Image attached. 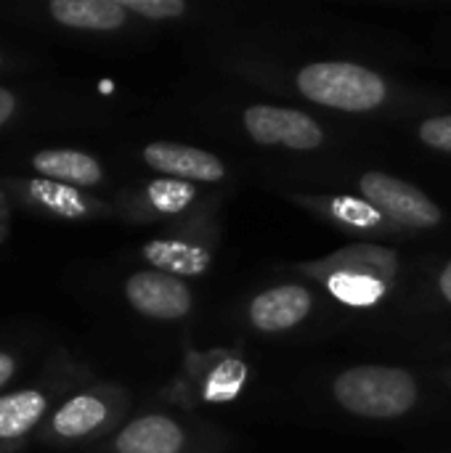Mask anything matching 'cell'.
Here are the masks:
<instances>
[{"mask_svg": "<svg viewBox=\"0 0 451 453\" xmlns=\"http://www.w3.org/2000/svg\"><path fill=\"white\" fill-rule=\"evenodd\" d=\"M242 380H245V366L237 364V361H229L223 364L213 377H210V385H207V398L210 401H229L239 393L242 388Z\"/></svg>", "mask_w": 451, "mask_h": 453, "instance_id": "obj_17", "label": "cell"}, {"mask_svg": "<svg viewBox=\"0 0 451 453\" xmlns=\"http://www.w3.org/2000/svg\"><path fill=\"white\" fill-rule=\"evenodd\" d=\"M35 170H40L48 178L66 180L74 186H93L101 180V167L93 157L72 149H48L35 154L32 159Z\"/></svg>", "mask_w": 451, "mask_h": 453, "instance_id": "obj_10", "label": "cell"}, {"mask_svg": "<svg viewBox=\"0 0 451 453\" xmlns=\"http://www.w3.org/2000/svg\"><path fill=\"white\" fill-rule=\"evenodd\" d=\"M362 191L380 212L401 226L431 228L441 220V210L428 199V194L385 173H367L362 178Z\"/></svg>", "mask_w": 451, "mask_h": 453, "instance_id": "obj_3", "label": "cell"}, {"mask_svg": "<svg viewBox=\"0 0 451 453\" xmlns=\"http://www.w3.org/2000/svg\"><path fill=\"white\" fill-rule=\"evenodd\" d=\"M13 106H16V98L13 93H8L5 88H0V125L13 114Z\"/></svg>", "mask_w": 451, "mask_h": 453, "instance_id": "obj_21", "label": "cell"}, {"mask_svg": "<svg viewBox=\"0 0 451 453\" xmlns=\"http://www.w3.org/2000/svg\"><path fill=\"white\" fill-rule=\"evenodd\" d=\"M104 417H106V406L98 398L80 395L58 409V414L53 417V430L64 438H80L96 430L104 422Z\"/></svg>", "mask_w": 451, "mask_h": 453, "instance_id": "obj_13", "label": "cell"}, {"mask_svg": "<svg viewBox=\"0 0 451 453\" xmlns=\"http://www.w3.org/2000/svg\"><path fill=\"white\" fill-rule=\"evenodd\" d=\"M311 311V295L303 287H276L258 295L250 305V319L263 332H284L300 324Z\"/></svg>", "mask_w": 451, "mask_h": 453, "instance_id": "obj_7", "label": "cell"}, {"mask_svg": "<svg viewBox=\"0 0 451 453\" xmlns=\"http://www.w3.org/2000/svg\"><path fill=\"white\" fill-rule=\"evenodd\" d=\"M29 188H32V196L40 204H45L48 210H53L58 215L74 218V215L82 212V199L72 188H66V186H58L53 180H32Z\"/></svg>", "mask_w": 451, "mask_h": 453, "instance_id": "obj_15", "label": "cell"}, {"mask_svg": "<svg viewBox=\"0 0 451 453\" xmlns=\"http://www.w3.org/2000/svg\"><path fill=\"white\" fill-rule=\"evenodd\" d=\"M330 289L348 305H372L383 295V284L364 273H335L330 279Z\"/></svg>", "mask_w": 451, "mask_h": 453, "instance_id": "obj_14", "label": "cell"}, {"mask_svg": "<svg viewBox=\"0 0 451 453\" xmlns=\"http://www.w3.org/2000/svg\"><path fill=\"white\" fill-rule=\"evenodd\" d=\"M51 13L56 21L77 29H120L125 24V8L117 0H53Z\"/></svg>", "mask_w": 451, "mask_h": 453, "instance_id": "obj_9", "label": "cell"}, {"mask_svg": "<svg viewBox=\"0 0 451 453\" xmlns=\"http://www.w3.org/2000/svg\"><path fill=\"white\" fill-rule=\"evenodd\" d=\"M125 292H128L130 305L138 313L152 316V319L170 321V319H181L191 311L189 287L181 279L162 273V271H144V273L130 276Z\"/></svg>", "mask_w": 451, "mask_h": 453, "instance_id": "obj_5", "label": "cell"}, {"mask_svg": "<svg viewBox=\"0 0 451 453\" xmlns=\"http://www.w3.org/2000/svg\"><path fill=\"white\" fill-rule=\"evenodd\" d=\"M335 398L351 414L369 419H393L407 414L417 403V385L404 369L359 366L338 377Z\"/></svg>", "mask_w": 451, "mask_h": 453, "instance_id": "obj_1", "label": "cell"}, {"mask_svg": "<svg viewBox=\"0 0 451 453\" xmlns=\"http://www.w3.org/2000/svg\"><path fill=\"white\" fill-rule=\"evenodd\" d=\"M45 411V398L35 390H24L8 398H0V438H19Z\"/></svg>", "mask_w": 451, "mask_h": 453, "instance_id": "obj_12", "label": "cell"}, {"mask_svg": "<svg viewBox=\"0 0 451 453\" xmlns=\"http://www.w3.org/2000/svg\"><path fill=\"white\" fill-rule=\"evenodd\" d=\"M298 85L306 98L343 111H369L385 101V82L375 72L348 61L308 64L298 74Z\"/></svg>", "mask_w": 451, "mask_h": 453, "instance_id": "obj_2", "label": "cell"}, {"mask_svg": "<svg viewBox=\"0 0 451 453\" xmlns=\"http://www.w3.org/2000/svg\"><path fill=\"white\" fill-rule=\"evenodd\" d=\"M181 446H183V433L167 417L136 419L117 438L120 453H178Z\"/></svg>", "mask_w": 451, "mask_h": 453, "instance_id": "obj_8", "label": "cell"}, {"mask_svg": "<svg viewBox=\"0 0 451 453\" xmlns=\"http://www.w3.org/2000/svg\"><path fill=\"white\" fill-rule=\"evenodd\" d=\"M335 210L343 220H348L354 226H375L380 220V212H375L372 207H367L356 199H338Z\"/></svg>", "mask_w": 451, "mask_h": 453, "instance_id": "obj_19", "label": "cell"}, {"mask_svg": "<svg viewBox=\"0 0 451 453\" xmlns=\"http://www.w3.org/2000/svg\"><path fill=\"white\" fill-rule=\"evenodd\" d=\"M245 127L258 143H284L290 149H316L322 143V127L298 109L282 106H250L245 111Z\"/></svg>", "mask_w": 451, "mask_h": 453, "instance_id": "obj_4", "label": "cell"}, {"mask_svg": "<svg viewBox=\"0 0 451 453\" xmlns=\"http://www.w3.org/2000/svg\"><path fill=\"white\" fill-rule=\"evenodd\" d=\"M144 255L152 265L170 276H199L210 265V255L205 250L183 242H152L144 247Z\"/></svg>", "mask_w": 451, "mask_h": 453, "instance_id": "obj_11", "label": "cell"}, {"mask_svg": "<svg viewBox=\"0 0 451 453\" xmlns=\"http://www.w3.org/2000/svg\"><path fill=\"white\" fill-rule=\"evenodd\" d=\"M11 377H13V358L5 356V353H0V388H3Z\"/></svg>", "mask_w": 451, "mask_h": 453, "instance_id": "obj_22", "label": "cell"}, {"mask_svg": "<svg viewBox=\"0 0 451 453\" xmlns=\"http://www.w3.org/2000/svg\"><path fill=\"white\" fill-rule=\"evenodd\" d=\"M441 292H444V297L451 303V263L449 268L444 271V276H441Z\"/></svg>", "mask_w": 451, "mask_h": 453, "instance_id": "obj_23", "label": "cell"}, {"mask_svg": "<svg viewBox=\"0 0 451 453\" xmlns=\"http://www.w3.org/2000/svg\"><path fill=\"white\" fill-rule=\"evenodd\" d=\"M125 11H136L149 19H173L186 11L183 0H120Z\"/></svg>", "mask_w": 451, "mask_h": 453, "instance_id": "obj_18", "label": "cell"}, {"mask_svg": "<svg viewBox=\"0 0 451 453\" xmlns=\"http://www.w3.org/2000/svg\"><path fill=\"white\" fill-rule=\"evenodd\" d=\"M144 159L167 175L189 178V180H221L223 178V162L202 149L183 146V143H149L144 149Z\"/></svg>", "mask_w": 451, "mask_h": 453, "instance_id": "obj_6", "label": "cell"}, {"mask_svg": "<svg viewBox=\"0 0 451 453\" xmlns=\"http://www.w3.org/2000/svg\"><path fill=\"white\" fill-rule=\"evenodd\" d=\"M420 138H423L428 146H433V149L451 151V114L449 117L428 119V122L420 127Z\"/></svg>", "mask_w": 451, "mask_h": 453, "instance_id": "obj_20", "label": "cell"}, {"mask_svg": "<svg viewBox=\"0 0 451 453\" xmlns=\"http://www.w3.org/2000/svg\"><path fill=\"white\" fill-rule=\"evenodd\" d=\"M149 199L159 212H178L194 199V186L183 180H154L149 186Z\"/></svg>", "mask_w": 451, "mask_h": 453, "instance_id": "obj_16", "label": "cell"}, {"mask_svg": "<svg viewBox=\"0 0 451 453\" xmlns=\"http://www.w3.org/2000/svg\"><path fill=\"white\" fill-rule=\"evenodd\" d=\"M0 61H3V58H0Z\"/></svg>", "mask_w": 451, "mask_h": 453, "instance_id": "obj_24", "label": "cell"}]
</instances>
